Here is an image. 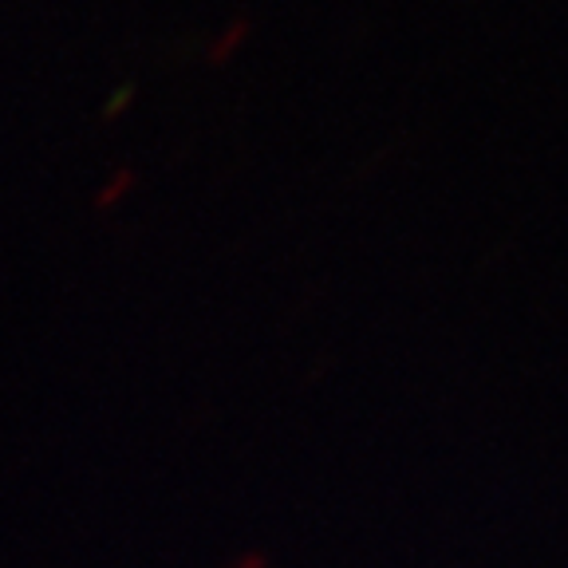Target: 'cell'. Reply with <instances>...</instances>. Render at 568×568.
Instances as JSON below:
<instances>
[{
    "label": "cell",
    "mask_w": 568,
    "mask_h": 568,
    "mask_svg": "<svg viewBox=\"0 0 568 568\" xmlns=\"http://www.w3.org/2000/svg\"><path fill=\"white\" fill-rule=\"evenodd\" d=\"M230 568H265V557H257V552H248V557H241V560H233Z\"/></svg>",
    "instance_id": "obj_4"
},
{
    "label": "cell",
    "mask_w": 568,
    "mask_h": 568,
    "mask_svg": "<svg viewBox=\"0 0 568 568\" xmlns=\"http://www.w3.org/2000/svg\"><path fill=\"white\" fill-rule=\"evenodd\" d=\"M245 36H248V20H237V24L225 28L222 40L210 48V63H225V60H230V55L241 48V40H245Z\"/></svg>",
    "instance_id": "obj_1"
},
{
    "label": "cell",
    "mask_w": 568,
    "mask_h": 568,
    "mask_svg": "<svg viewBox=\"0 0 568 568\" xmlns=\"http://www.w3.org/2000/svg\"><path fill=\"white\" fill-rule=\"evenodd\" d=\"M131 186H134V170H119V174L111 178V182H106V186L95 194V205H99V210H111V205H115Z\"/></svg>",
    "instance_id": "obj_2"
},
{
    "label": "cell",
    "mask_w": 568,
    "mask_h": 568,
    "mask_svg": "<svg viewBox=\"0 0 568 568\" xmlns=\"http://www.w3.org/2000/svg\"><path fill=\"white\" fill-rule=\"evenodd\" d=\"M131 99H134V91H131V88L115 91V103L106 106V115H119V111H123V106H131Z\"/></svg>",
    "instance_id": "obj_3"
}]
</instances>
